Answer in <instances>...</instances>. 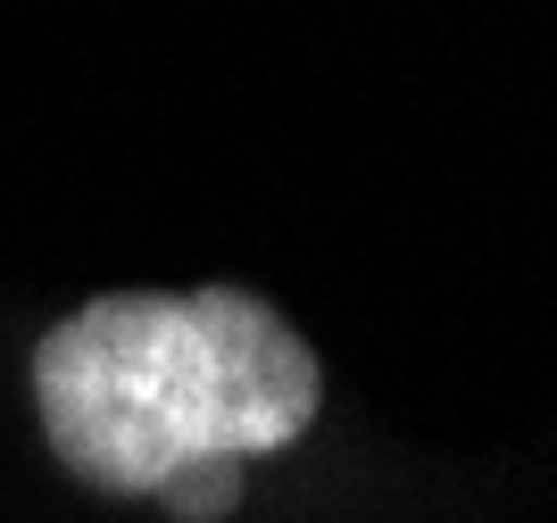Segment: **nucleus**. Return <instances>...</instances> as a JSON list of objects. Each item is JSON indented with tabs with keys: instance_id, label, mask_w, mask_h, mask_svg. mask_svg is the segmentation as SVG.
<instances>
[{
	"instance_id": "f257e3e1",
	"label": "nucleus",
	"mask_w": 557,
	"mask_h": 523,
	"mask_svg": "<svg viewBox=\"0 0 557 523\" xmlns=\"http://www.w3.org/2000/svg\"><path fill=\"white\" fill-rule=\"evenodd\" d=\"M325 365L258 291H109L34 349L50 457L109 499L159 490L191 457H267L317 424Z\"/></svg>"
},
{
	"instance_id": "f03ea898",
	"label": "nucleus",
	"mask_w": 557,
	"mask_h": 523,
	"mask_svg": "<svg viewBox=\"0 0 557 523\" xmlns=\"http://www.w3.org/2000/svg\"><path fill=\"white\" fill-rule=\"evenodd\" d=\"M150 499H159L175 523H225L233 507H242V457H191V465H175Z\"/></svg>"
}]
</instances>
